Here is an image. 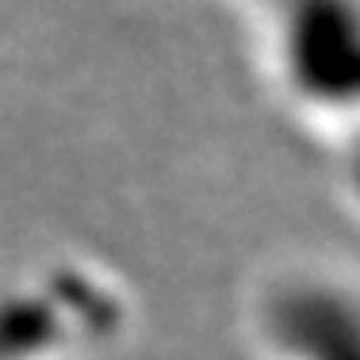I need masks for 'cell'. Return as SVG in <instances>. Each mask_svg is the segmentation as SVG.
I'll list each match as a JSON object with an SVG mask.
<instances>
[{
	"mask_svg": "<svg viewBox=\"0 0 360 360\" xmlns=\"http://www.w3.org/2000/svg\"><path fill=\"white\" fill-rule=\"evenodd\" d=\"M245 360H356L360 299L353 253H272L238 288Z\"/></svg>",
	"mask_w": 360,
	"mask_h": 360,
	"instance_id": "cell-3",
	"label": "cell"
},
{
	"mask_svg": "<svg viewBox=\"0 0 360 360\" xmlns=\"http://www.w3.org/2000/svg\"><path fill=\"white\" fill-rule=\"evenodd\" d=\"M230 15L264 96L307 150L356 188L360 0H211Z\"/></svg>",
	"mask_w": 360,
	"mask_h": 360,
	"instance_id": "cell-1",
	"label": "cell"
},
{
	"mask_svg": "<svg viewBox=\"0 0 360 360\" xmlns=\"http://www.w3.org/2000/svg\"><path fill=\"white\" fill-rule=\"evenodd\" d=\"M131 319L127 280L92 253H46L0 272V360H104Z\"/></svg>",
	"mask_w": 360,
	"mask_h": 360,
	"instance_id": "cell-2",
	"label": "cell"
}]
</instances>
